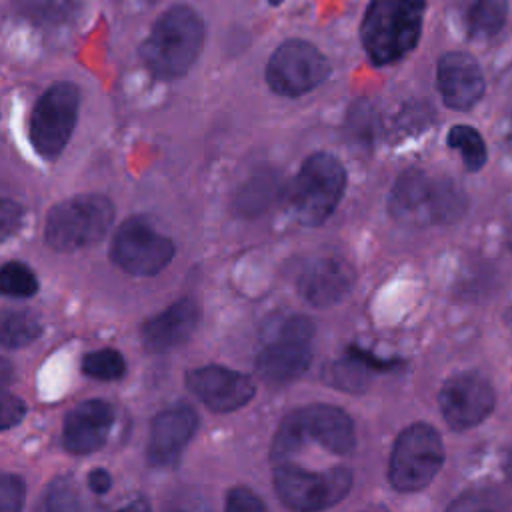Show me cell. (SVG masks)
Masks as SVG:
<instances>
[{"instance_id":"6da1fadb","label":"cell","mask_w":512,"mask_h":512,"mask_svg":"<svg viewBox=\"0 0 512 512\" xmlns=\"http://www.w3.org/2000/svg\"><path fill=\"white\" fill-rule=\"evenodd\" d=\"M204 44V22L196 10L178 4L164 10L146 40L140 56L146 68L164 80L184 76L196 62Z\"/></svg>"},{"instance_id":"7a4b0ae2","label":"cell","mask_w":512,"mask_h":512,"mask_svg":"<svg viewBox=\"0 0 512 512\" xmlns=\"http://www.w3.org/2000/svg\"><path fill=\"white\" fill-rule=\"evenodd\" d=\"M426 0H370L360 24V40L376 66L404 58L422 32Z\"/></svg>"},{"instance_id":"3957f363","label":"cell","mask_w":512,"mask_h":512,"mask_svg":"<svg viewBox=\"0 0 512 512\" xmlns=\"http://www.w3.org/2000/svg\"><path fill=\"white\" fill-rule=\"evenodd\" d=\"M466 210L464 190L448 178L406 170L390 192V214L410 226L448 224Z\"/></svg>"},{"instance_id":"277c9868","label":"cell","mask_w":512,"mask_h":512,"mask_svg":"<svg viewBox=\"0 0 512 512\" xmlns=\"http://www.w3.org/2000/svg\"><path fill=\"white\" fill-rule=\"evenodd\" d=\"M316 442L338 456L350 454L356 436L350 416L330 404H312L290 412L278 426L272 442V462H286L304 444Z\"/></svg>"},{"instance_id":"5b68a950","label":"cell","mask_w":512,"mask_h":512,"mask_svg":"<svg viewBox=\"0 0 512 512\" xmlns=\"http://www.w3.org/2000/svg\"><path fill=\"white\" fill-rule=\"evenodd\" d=\"M114 206L106 196L84 194L56 204L46 216V244L72 252L96 244L112 226Z\"/></svg>"},{"instance_id":"8992f818","label":"cell","mask_w":512,"mask_h":512,"mask_svg":"<svg viewBox=\"0 0 512 512\" xmlns=\"http://www.w3.org/2000/svg\"><path fill=\"white\" fill-rule=\"evenodd\" d=\"M346 188V170L326 152H316L302 164L292 190L294 216L306 226L322 224L338 206Z\"/></svg>"},{"instance_id":"52a82bcc","label":"cell","mask_w":512,"mask_h":512,"mask_svg":"<svg viewBox=\"0 0 512 512\" xmlns=\"http://www.w3.org/2000/svg\"><path fill=\"white\" fill-rule=\"evenodd\" d=\"M444 462V444L434 426L416 422L400 432L388 466L390 484L400 492L426 488Z\"/></svg>"},{"instance_id":"ba28073f","label":"cell","mask_w":512,"mask_h":512,"mask_svg":"<svg viewBox=\"0 0 512 512\" xmlns=\"http://www.w3.org/2000/svg\"><path fill=\"white\" fill-rule=\"evenodd\" d=\"M312 336L314 324L304 316H292L276 324L258 352V376L268 384H286L302 376L312 362Z\"/></svg>"},{"instance_id":"9c48e42d","label":"cell","mask_w":512,"mask_h":512,"mask_svg":"<svg viewBox=\"0 0 512 512\" xmlns=\"http://www.w3.org/2000/svg\"><path fill=\"white\" fill-rule=\"evenodd\" d=\"M352 486V472L336 466L324 472L280 462L274 468V488L280 500L294 510H322L340 502Z\"/></svg>"},{"instance_id":"30bf717a","label":"cell","mask_w":512,"mask_h":512,"mask_svg":"<svg viewBox=\"0 0 512 512\" xmlns=\"http://www.w3.org/2000/svg\"><path fill=\"white\" fill-rule=\"evenodd\" d=\"M80 92L70 82L52 84L36 102L30 118V140L44 158H56L68 144L78 118Z\"/></svg>"},{"instance_id":"8fae6325","label":"cell","mask_w":512,"mask_h":512,"mask_svg":"<svg viewBox=\"0 0 512 512\" xmlns=\"http://www.w3.org/2000/svg\"><path fill=\"white\" fill-rule=\"evenodd\" d=\"M328 72L330 64L316 46L306 40H286L268 60L266 82L276 94L296 98L316 88Z\"/></svg>"},{"instance_id":"7c38bea8","label":"cell","mask_w":512,"mask_h":512,"mask_svg":"<svg viewBox=\"0 0 512 512\" xmlns=\"http://www.w3.org/2000/svg\"><path fill=\"white\" fill-rule=\"evenodd\" d=\"M110 256L128 274L152 276L168 266L174 244L144 218H128L114 234Z\"/></svg>"},{"instance_id":"4fadbf2b","label":"cell","mask_w":512,"mask_h":512,"mask_svg":"<svg viewBox=\"0 0 512 512\" xmlns=\"http://www.w3.org/2000/svg\"><path fill=\"white\" fill-rule=\"evenodd\" d=\"M494 388L486 376L464 370L448 378L438 394L444 420L454 430H466L480 424L494 408Z\"/></svg>"},{"instance_id":"5bb4252c","label":"cell","mask_w":512,"mask_h":512,"mask_svg":"<svg viewBox=\"0 0 512 512\" xmlns=\"http://www.w3.org/2000/svg\"><path fill=\"white\" fill-rule=\"evenodd\" d=\"M188 388L214 412H232L254 396L252 380L224 366H202L186 374Z\"/></svg>"},{"instance_id":"9a60e30c","label":"cell","mask_w":512,"mask_h":512,"mask_svg":"<svg viewBox=\"0 0 512 512\" xmlns=\"http://www.w3.org/2000/svg\"><path fill=\"white\" fill-rule=\"evenodd\" d=\"M438 90L448 108L468 110L484 94V76L474 56L448 52L438 60Z\"/></svg>"},{"instance_id":"2e32d148","label":"cell","mask_w":512,"mask_h":512,"mask_svg":"<svg viewBox=\"0 0 512 512\" xmlns=\"http://www.w3.org/2000/svg\"><path fill=\"white\" fill-rule=\"evenodd\" d=\"M114 422L112 406L104 400H86L78 404L64 420L62 442L72 454H90L104 446Z\"/></svg>"},{"instance_id":"e0dca14e","label":"cell","mask_w":512,"mask_h":512,"mask_svg":"<svg viewBox=\"0 0 512 512\" xmlns=\"http://www.w3.org/2000/svg\"><path fill=\"white\" fill-rule=\"evenodd\" d=\"M198 426V416L188 406L160 412L150 428L148 460L154 466H170L178 460L184 446Z\"/></svg>"},{"instance_id":"ac0fdd59","label":"cell","mask_w":512,"mask_h":512,"mask_svg":"<svg viewBox=\"0 0 512 512\" xmlns=\"http://www.w3.org/2000/svg\"><path fill=\"white\" fill-rule=\"evenodd\" d=\"M200 308L192 298H182L152 316L142 326V344L150 352H168L184 344L196 330Z\"/></svg>"},{"instance_id":"d6986e66","label":"cell","mask_w":512,"mask_h":512,"mask_svg":"<svg viewBox=\"0 0 512 512\" xmlns=\"http://www.w3.org/2000/svg\"><path fill=\"white\" fill-rule=\"evenodd\" d=\"M354 286L352 266L336 256L312 262L298 280L300 294L314 306L340 302Z\"/></svg>"},{"instance_id":"ffe728a7","label":"cell","mask_w":512,"mask_h":512,"mask_svg":"<svg viewBox=\"0 0 512 512\" xmlns=\"http://www.w3.org/2000/svg\"><path fill=\"white\" fill-rule=\"evenodd\" d=\"M472 38H490L506 22L508 0H456Z\"/></svg>"},{"instance_id":"44dd1931","label":"cell","mask_w":512,"mask_h":512,"mask_svg":"<svg viewBox=\"0 0 512 512\" xmlns=\"http://www.w3.org/2000/svg\"><path fill=\"white\" fill-rule=\"evenodd\" d=\"M40 320L30 310H0V344L6 348H22L40 336Z\"/></svg>"},{"instance_id":"7402d4cb","label":"cell","mask_w":512,"mask_h":512,"mask_svg":"<svg viewBox=\"0 0 512 512\" xmlns=\"http://www.w3.org/2000/svg\"><path fill=\"white\" fill-rule=\"evenodd\" d=\"M448 146L460 152L464 166L472 172L480 170L486 164V158H488L486 144L480 132L472 126H466V124L452 126L448 132Z\"/></svg>"},{"instance_id":"603a6c76","label":"cell","mask_w":512,"mask_h":512,"mask_svg":"<svg viewBox=\"0 0 512 512\" xmlns=\"http://www.w3.org/2000/svg\"><path fill=\"white\" fill-rule=\"evenodd\" d=\"M370 366H382L378 360H368L366 354H360L358 350L350 352V358L340 360L334 364L330 376L332 382L346 388V390H360L368 382V370Z\"/></svg>"},{"instance_id":"cb8c5ba5","label":"cell","mask_w":512,"mask_h":512,"mask_svg":"<svg viewBox=\"0 0 512 512\" xmlns=\"http://www.w3.org/2000/svg\"><path fill=\"white\" fill-rule=\"evenodd\" d=\"M38 290L34 272L22 262H8L0 268V292L14 298H28Z\"/></svg>"},{"instance_id":"d4e9b609","label":"cell","mask_w":512,"mask_h":512,"mask_svg":"<svg viewBox=\"0 0 512 512\" xmlns=\"http://www.w3.org/2000/svg\"><path fill=\"white\" fill-rule=\"evenodd\" d=\"M82 370L96 380H116L126 372V362L118 350L102 348L84 356Z\"/></svg>"},{"instance_id":"484cf974","label":"cell","mask_w":512,"mask_h":512,"mask_svg":"<svg viewBox=\"0 0 512 512\" xmlns=\"http://www.w3.org/2000/svg\"><path fill=\"white\" fill-rule=\"evenodd\" d=\"M24 482L16 474L0 472V512H16L24 504Z\"/></svg>"},{"instance_id":"4316f807","label":"cell","mask_w":512,"mask_h":512,"mask_svg":"<svg viewBox=\"0 0 512 512\" xmlns=\"http://www.w3.org/2000/svg\"><path fill=\"white\" fill-rule=\"evenodd\" d=\"M264 508H266L264 502L252 490H248L244 486L232 488L228 492L226 510H234V512H262Z\"/></svg>"},{"instance_id":"83f0119b","label":"cell","mask_w":512,"mask_h":512,"mask_svg":"<svg viewBox=\"0 0 512 512\" xmlns=\"http://www.w3.org/2000/svg\"><path fill=\"white\" fill-rule=\"evenodd\" d=\"M24 416V402L10 394L8 390L0 388V430H6L18 424Z\"/></svg>"},{"instance_id":"f1b7e54d","label":"cell","mask_w":512,"mask_h":512,"mask_svg":"<svg viewBox=\"0 0 512 512\" xmlns=\"http://www.w3.org/2000/svg\"><path fill=\"white\" fill-rule=\"evenodd\" d=\"M20 220H22V208L14 200L0 198V240L16 232V228L20 226Z\"/></svg>"},{"instance_id":"f546056e","label":"cell","mask_w":512,"mask_h":512,"mask_svg":"<svg viewBox=\"0 0 512 512\" xmlns=\"http://www.w3.org/2000/svg\"><path fill=\"white\" fill-rule=\"evenodd\" d=\"M88 486H90V490L96 492V494H106V492L110 490V486H112V476H110L106 470L96 468V470H92L90 476H88Z\"/></svg>"},{"instance_id":"4dcf8cb0","label":"cell","mask_w":512,"mask_h":512,"mask_svg":"<svg viewBox=\"0 0 512 512\" xmlns=\"http://www.w3.org/2000/svg\"><path fill=\"white\" fill-rule=\"evenodd\" d=\"M506 476H508V480L512 482V452H510V456H508V462H506Z\"/></svg>"},{"instance_id":"1f68e13d","label":"cell","mask_w":512,"mask_h":512,"mask_svg":"<svg viewBox=\"0 0 512 512\" xmlns=\"http://www.w3.org/2000/svg\"><path fill=\"white\" fill-rule=\"evenodd\" d=\"M508 144L512 148V118H510V126H508Z\"/></svg>"},{"instance_id":"d6a6232c","label":"cell","mask_w":512,"mask_h":512,"mask_svg":"<svg viewBox=\"0 0 512 512\" xmlns=\"http://www.w3.org/2000/svg\"><path fill=\"white\" fill-rule=\"evenodd\" d=\"M144 2H154V0H144Z\"/></svg>"}]
</instances>
